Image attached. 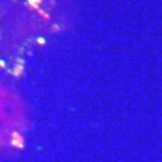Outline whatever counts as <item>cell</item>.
<instances>
[{"instance_id": "6da1fadb", "label": "cell", "mask_w": 162, "mask_h": 162, "mask_svg": "<svg viewBox=\"0 0 162 162\" xmlns=\"http://www.w3.org/2000/svg\"><path fill=\"white\" fill-rule=\"evenodd\" d=\"M30 3H31L32 6H36V4L39 3V0H30Z\"/></svg>"}]
</instances>
